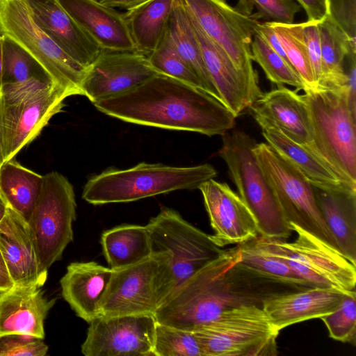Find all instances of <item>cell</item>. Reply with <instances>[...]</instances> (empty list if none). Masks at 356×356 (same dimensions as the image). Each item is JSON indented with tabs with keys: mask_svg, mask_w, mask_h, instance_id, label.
Masks as SVG:
<instances>
[{
	"mask_svg": "<svg viewBox=\"0 0 356 356\" xmlns=\"http://www.w3.org/2000/svg\"><path fill=\"white\" fill-rule=\"evenodd\" d=\"M173 290L168 253H153L134 264L112 270L99 316L154 314Z\"/></svg>",
	"mask_w": 356,
	"mask_h": 356,
	"instance_id": "7",
	"label": "cell"
},
{
	"mask_svg": "<svg viewBox=\"0 0 356 356\" xmlns=\"http://www.w3.org/2000/svg\"><path fill=\"white\" fill-rule=\"evenodd\" d=\"M318 22L319 21L307 20L300 23L316 86L320 83L322 76L321 50Z\"/></svg>",
	"mask_w": 356,
	"mask_h": 356,
	"instance_id": "43",
	"label": "cell"
},
{
	"mask_svg": "<svg viewBox=\"0 0 356 356\" xmlns=\"http://www.w3.org/2000/svg\"><path fill=\"white\" fill-rule=\"evenodd\" d=\"M0 251L13 284L43 286L48 272L41 267L28 221L8 207L0 221Z\"/></svg>",
	"mask_w": 356,
	"mask_h": 356,
	"instance_id": "19",
	"label": "cell"
},
{
	"mask_svg": "<svg viewBox=\"0 0 356 356\" xmlns=\"http://www.w3.org/2000/svg\"><path fill=\"white\" fill-rule=\"evenodd\" d=\"M147 57L158 72L204 90L199 79L175 49L167 31L157 47Z\"/></svg>",
	"mask_w": 356,
	"mask_h": 356,
	"instance_id": "38",
	"label": "cell"
},
{
	"mask_svg": "<svg viewBox=\"0 0 356 356\" xmlns=\"http://www.w3.org/2000/svg\"><path fill=\"white\" fill-rule=\"evenodd\" d=\"M41 286L15 285L0 291V337L24 334L44 338V322L56 302Z\"/></svg>",
	"mask_w": 356,
	"mask_h": 356,
	"instance_id": "22",
	"label": "cell"
},
{
	"mask_svg": "<svg viewBox=\"0 0 356 356\" xmlns=\"http://www.w3.org/2000/svg\"><path fill=\"white\" fill-rule=\"evenodd\" d=\"M304 91L313 133L305 147L356 188V118L349 108L347 86H317Z\"/></svg>",
	"mask_w": 356,
	"mask_h": 356,
	"instance_id": "3",
	"label": "cell"
},
{
	"mask_svg": "<svg viewBox=\"0 0 356 356\" xmlns=\"http://www.w3.org/2000/svg\"><path fill=\"white\" fill-rule=\"evenodd\" d=\"M327 15L356 43V0H328Z\"/></svg>",
	"mask_w": 356,
	"mask_h": 356,
	"instance_id": "42",
	"label": "cell"
},
{
	"mask_svg": "<svg viewBox=\"0 0 356 356\" xmlns=\"http://www.w3.org/2000/svg\"><path fill=\"white\" fill-rule=\"evenodd\" d=\"M261 128L267 143L294 165L313 186L327 191L356 193V188L342 181L321 160L302 145L289 138L277 127L262 126Z\"/></svg>",
	"mask_w": 356,
	"mask_h": 356,
	"instance_id": "26",
	"label": "cell"
},
{
	"mask_svg": "<svg viewBox=\"0 0 356 356\" xmlns=\"http://www.w3.org/2000/svg\"><path fill=\"white\" fill-rule=\"evenodd\" d=\"M112 269L95 261L73 262L60 280L61 293L76 314L90 323L99 316V307Z\"/></svg>",
	"mask_w": 356,
	"mask_h": 356,
	"instance_id": "24",
	"label": "cell"
},
{
	"mask_svg": "<svg viewBox=\"0 0 356 356\" xmlns=\"http://www.w3.org/2000/svg\"><path fill=\"white\" fill-rule=\"evenodd\" d=\"M167 33L178 54L200 81L204 90L222 102L207 70L189 13L181 0L175 3Z\"/></svg>",
	"mask_w": 356,
	"mask_h": 356,
	"instance_id": "29",
	"label": "cell"
},
{
	"mask_svg": "<svg viewBox=\"0 0 356 356\" xmlns=\"http://www.w3.org/2000/svg\"><path fill=\"white\" fill-rule=\"evenodd\" d=\"M290 227L297 233L292 242L264 238L300 279L310 287H330L346 292L355 290L356 265L313 234L294 224Z\"/></svg>",
	"mask_w": 356,
	"mask_h": 356,
	"instance_id": "13",
	"label": "cell"
},
{
	"mask_svg": "<svg viewBox=\"0 0 356 356\" xmlns=\"http://www.w3.org/2000/svg\"><path fill=\"white\" fill-rule=\"evenodd\" d=\"M72 94L52 83L0 95V145L3 163L33 140L60 112Z\"/></svg>",
	"mask_w": 356,
	"mask_h": 356,
	"instance_id": "12",
	"label": "cell"
},
{
	"mask_svg": "<svg viewBox=\"0 0 356 356\" xmlns=\"http://www.w3.org/2000/svg\"><path fill=\"white\" fill-rule=\"evenodd\" d=\"M199 190L214 231L212 238L218 246L238 245L259 235L252 213L226 183L211 179Z\"/></svg>",
	"mask_w": 356,
	"mask_h": 356,
	"instance_id": "17",
	"label": "cell"
},
{
	"mask_svg": "<svg viewBox=\"0 0 356 356\" xmlns=\"http://www.w3.org/2000/svg\"><path fill=\"white\" fill-rule=\"evenodd\" d=\"M257 143L242 131L227 132L218 155L238 195L252 213L260 236L286 240L293 230L284 218L274 191L257 161Z\"/></svg>",
	"mask_w": 356,
	"mask_h": 356,
	"instance_id": "5",
	"label": "cell"
},
{
	"mask_svg": "<svg viewBox=\"0 0 356 356\" xmlns=\"http://www.w3.org/2000/svg\"><path fill=\"white\" fill-rule=\"evenodd\" d=\"M0 29L29 52L54 83L82 95L87 68L69 56L37 24L26 0H0Z\"/></svg>",
	"mask_w": 356,
	"mask_h": 356,
	"instance_id": "9",
	"label": "cell"
},
{
	"mask_svg": "<svg viewBox=\"0 0 356 356\" xmlns=\"http://www.w3.org/2000/svg\"><path fill=\"white\" fill-rule=\"evenodd\" d=\"M194 333L203 356H262L277 354L280 331L257 305H241L222 312Z\"/></svg>",
	"mask_w": 356,
	"mask_h": 356,
	"instance_id": "8",
	"label": "cell"
},
{
	"mask_svg": "<svg viewBox=\"0 0 356 356\" xmlns=\"http://www.w3.org/2000/svg\"><path fill=\"white\" fill-rule=\"evenodd\" d=\"M0 34H2V33H1V29H0Z\"/></svg>",
	"mask_w": 356,
	"mask_h": 356,
	"instance_id": "52",
	"label": "cell"
},
{
	"mask_svg": "<svg viewBox=\"0 0 356 356\" xmlns=\"http://www.w3.org/2000/svg\"><path fill=\"white\" fill-rule=\"evenodd\" d=\"M102 50L136 51L124 17L99 0H57Z\"/></svg>",
	"mask_w": 356,
	"mask_h": 356,
	"instance_id": "20",
	"label": "cell"
},
{
	"mask_svg": "<svg viewBox=\"0 0 356 356\" xmlns=\"http://www.w3.org/2000/svg\"><path fill=\"white\" fill-rule=\"evenodd\" d=\"M48 346L42 339L24 334L0 337V356H44Z\"/></svg>",
	"mask_w": 356,
	"mask_h": 356,
	"instance_id": "40",
	"label": "cell"
},
{
	"mask_svg": "<svg viewBox=\"0 0 356 356\" xmlns=\"http://www.w3.org/2000/svg\"><path fill=\"white\" fill-rule=\"evenodd\" d=\"M240 259L238 245L224 250L170 293L154 314L156 322L193 332L225 311L241 305L261 306L270 296L289 291L279 290L286 284L244 267Z\"/></svg>",
	"mask_w": 356,
	"mask_h": 356,
	"instance_id": "1",
	"label": "cell"
},
{
	"mask_svg": "<svg viewBox=\"0 0 356 356\" xmlns=\"http://www.w3.org/2000/svg\"><path fill=\"white\" fill-rule=\"evenodd\" d=\"M254 152L289 224L298 226L341 252L321 216L314 186L308 179L267 143H257Z\"/></svg>",
	"mask_w": 356,
	"mask_h": 356,
	"instance_id": "10",
	"label": "cell"
},
{
	"mask_svg": "<svg viewBox=\"0 0 356 356\" xmlns=\"http://www.w3.org/2000/svg\"><path fill=\"white\" fill-rule=\"evenodd\" d=\"M81 345L86 356H153L154 314L100 316L89 323Z\"/></svg>",
	"mask_w": 356,
	"mask_h": 356,
	"instance_id": "15",
	"label": "cell"
},
{
	"mask_svg": "<svg viewBox=\"0 0 356 356\" xmlns=\"http://www.w3.org/2000/svg\"><path fill=\"white\" fill-rule=\"evenodd\" d=\"M146 227L152 253L166 252L170 257L173 290L224 250L211 235L172 209H162Z\"/></svg>",
	"mask_w": 356,
	"mask_h": 356,
	"instance_id": "14",
	"label": "cell"
},
{
	"mask_svg": "<svg viewBox=\"0 0 356 356\" xmlns=\"http://www.w3.org/2000/svg\"><path fill=\"white\" fill-rule=\"evenodd\" d=\"M263 93L248 107L261 127L273 126L286 136L303 147L313 139L308 107L303 95L277 85Z\"/></svg>",
	"mask_w": 356,
	"mask_h": 356,
	"instance_id": "18",
	"label": "cell"
},
{
	"mask_svg": "<svg viewBox=\"0 0 356 356\" xmlns=\"http://www.w3.org/2000/svg\"><path fill=\"white\" fill-rule=\"evenodd\" d=\"M321 216L341 252L356 265V193L314 186Z\"/></svg>",
	"mask_w": 356,
	"mask_h": 356,
	"instance_id": "27",
	"label": "cell"
},
{
	"mask_svg": "<svg viewBox=\"0 0 356 356\" xmlns=\"http://www.w3.org/2000/svg\"><path fill=\"white\" fill-rule=\"evenodd\" d=\"M189 15L213 85L222 102L237 118L251 104L246 80L226 52L209 38Z\"/></svg>",
	"mask_w": 356,
	"mask_h": 356,
	"instance_id": "25",
	"label": "cell"
},
{
	"mask_svg": "<svg viewBox=\"0 0 356 356\" xmlns=\"http://www.w3.org/2000/svg\"><path fill=\"white\" fill-rule=\"evenodd\" d=\"M3 35L1 95L54 83L41 65L29 52L8 37Z\"/></svg>",
	"mask_w": 356,
	"mask_h": 356,
	"instance_id": "31",
	"label": "cell"
},
{
	"mask_svg": "<svg viewBox=\"0 0 356 356\" xmlns=\"http://www.w3.org/2000/svg\"><path fill=\"white\" fill-rule=\"evenodd\" d=\"M158 72L137 51L101 50L87 68L82 95L92 103L128 91Z\"/></svg>",
	"mask_w": 356,
	"mask_h": 356,
	"instance_id": "16",
	"label": "cell"
},
{
	"mask_svg": "<svg viewBox=\"0 0 356 356\" xmlns=\"http://www.w3.org/2000/svg\"><path fill=\"white\" fill-rule=\"evenodd\" d=\"M254 32L273 50L289 63L281 42L269 22L264 23L259 22L255 26Z\"/></svg>",
	"mask_w": 356,
	"mask_h": 356,
	"instance_id": "44",
	"label": "cell"
},
{
	"mask_svg": "<svg viewBox=\"0 0 356 356\" xmlns=\"http://www.w3.org/2000/svg\"><path fill=\"white\" fill-rule=\"evenodd\" d=\"M153 356H203L194 332L156 322Z\"/></svg>",
	"mask_w": 356,
	"mask_h": 356,
	"instance_id": "37",
	"label": "cell"
},
{
	"mask_svg": "<svg viewBox=\"0 0 356 356\" xmlns=\"http://www.w3.org/2000/svg\"><path fill=\"white\" fill-rule=\"evenodd\" d=\"M37 24L72 59L88 68L101 51L57 0H26Z\"/></svg>",
	"mask_w": 356,
	"mask_h": 356,
	"instance_id": "23",
	"label": "cell"
},
{
	"mask_svg": "<svg viewBox=\"0 0 356 356\" xmlns=\"http://www.w3.org/2000/svg\"><path fill=\"white\" fill-rule=\"evenodd\" d=\"M332 339L353 346L356 343V292L346 294L339 307L321 318Z\"/></svg>",
	"mask_w": 356,
	"mask_h": 356,
	"instance_id": "39",
	"label": "cell"
},
{
	"mask_svg": "<svg viewBox=\"0 0 356 356\" xmlns=\"http://www.w3.org/2000/svg\"><path fill=\"white\" fill-rule=\"evenodd\" d=\"M76 203L74 188L60 173L52 171L43 176L42 187L28 223L43 270L61 259L73 241L72 225Z\"/></svg>",
	"mask_w": 356,
	"mask_h": 356,
	"instance_id": "11",
	"label": "cell"
},
{
	"mask_svg": "<svg viewBox=\"0 0 356 356\" xmlns=\"http://www.w3.org/2000/svg\"><path fill=\"white\" fill-rule=\"evenodd\" d=\"M149 0H99L103 4L113 8L129 10L136 8Z\"/></svg>",
	"mask_w": 356,
	"mask_h": 356,
	"instance_id": "47",
	"label": "cell"
},
{
	"mask_svg": "<svg viewBox=\"0 0 356 356\" xmlns=\"http://www.w3.org/2000/svg\"><path fill=\"white\" fill-rule=\"evenodd\" d=\"M269 22L277 35L289 63L302 79L305 89L316 88L301 24Z\"/></svg>",
	"mask_w": 356,
	"mask_h": 356,
	"instance_id": "35",
	"label": "cell"
},
{
	"mask_svg": "<svg viewBox=\"0 0 356 356\" xmlns=\"http://www.w3.org/2000/svg\"><path fill=\"white\" fill-rule=\"evenodd\" d=\"M122 121L170 130L223 136L236 116L204 90L158 73L134 88L93 104Z\"/></svg>",
	"mask_w": 356,
	"mask_h": 356,
	"instance_id": "2",
	"label": "cell"
},
{
	"mask_svg": "<svg viewBox=\"0 0 356 356\" xmlns=\"http://www.w3.org/2000/svg\"><path fill=\"white\" fill-rule=\"evenodd\" d=\"M181 1L202 31L226 52L243 74L252 104L262 94L251 54L254 29L260 18L258 13L252 14L254 6L248 0H239L235 7L226 0Z\"/></svg>",
	"mask_w": 356,
	"mask_h": 356,
	"instance_id": "6",
	"label": "cell"
},
{
	"mask_svg": "<svg viewBox=\"0 0 356 356\" xmlns=\"http://www.w3.org/2000/svg\"><path fill=\"white\" fill-rule=\"evenodd\" d=\"M251 54L252 60L261 66L272 83L294 86L296 91L305 89L302 79L293 66L256 33L251 43Z\"/></svg>",
	"mask_w": 356,
	"mask_h": 356,
	"instance_id": "36",
	"label": "cell"
},
{
	"mask_svg": "<svg viewBox=\"0 0 356 356\" xmlns=\"http://www.w3.org/2000/svg\"><path fill=\"white\" fill-rule=\"evenodd\" d=\"M348 293L330 287H307L272 295L264 300L261 307L273 326L280 331L333 312Z\"/></svg>",
	"mask_w": 356,
	"mask_h": 356,
	"instance_id": "21",
	"label": "cell"
},
{
	"mask_svg": "<svg viewBox=\"0 0 356 356\" xmlns=\"http://www.w3.org/2000/svg\"><path fill=\"white\" fill-rule=\"evenodd\" d=\"M13 285L6 264L0 251V291L6 290Z\"/></svg>",
	"mask_w": 356,
	"mask_h": 356,
	"instance_id": "48",
	"label": "cell"
},
{
	"mask_svg": "<svg viewBox=\"0 0 356 356\" xmlns=\"http://www.w3.org/2000/svg\"><path fill=\"white\" fill-rule=\"evenodd\" d=\"M217 175L208 163L177 167L142 162L127 169L110 168L88 179L82 198L93 205L134 202L178 190L199 189Z\"/></svg>",
	"mask_w": 356,
	"mask_h": 356,
	"instance_id": "4",
	"label": "cell"
},
{
	"mask_svg": "<svg viewBox=\"0 0 356 356\" xmlns=\"http://www.w3.org/2000/svg\"><path fill=\"white\" fill-rule=\"evenodd\" d=\"M3 163V157H2V153H1V145H0V167Z\"/></svg>",
	"mask_w": 356,
	"mask_h": 356,
	"instance_id": "51",
	"label": "cell"
},
{
	"mask_svg": "<svg viewBox=\"0 0 356 356\" xmlns=\"http://www.w3.org/2000/svg\"><path fill=\"white\" fill-rule=\"evenodd\" d=\"M238 245L241 252L239 262L248 269L270 280L295 288L310 287L282 258L268 248L261 236L258 235Z\"/></svg>",
	"mask_w": 356,
	"mask_h": 356,
	"instance_id": "34",
	"label": "cell"
},
{
	"mask_svg": "<svg viewBox=\"0 0 356 356\" xmlns=\"http://www.w3.org/2000/svg\"><path fill=\"white\" fill-rule=\"evenodd\" d=\"M305 10L307 20L321 21L328 15V0H296Z\"/></svg>",
	"mask_w": 356,
	"mask_h": 356,
	"instance_id": "46",
	"label": "cell"
},
{
	"mask_svg": "<svg viewBox=\"0 0 356 356\" xmlns=\"http://www.w3.org/2000/svg\"><path fill=\"white\" fill-rule=\"evenodd\" d=\"M7 205L2 198L1 195H0V221L4 216L6 210H7Z\"/></svg>",
	"mask_w": 356,
	"mask_h": 356,
	"instance_id": "50",
	"label": "cell"
},
{
	"mask_svg": "<svg viewBox=\"0 0 356 356\" xmlns=\"http://www.w3.org/2000/svg\"><path fill=\"white\" fill-rule=\"evenodd\" d=\"M258 10L260 18L293 23L301 6L295 0H248Z\"/></svg>",
	"mask_w": 356,
	"mask_h": 356,
	"instance_id": "41",
	"label": "cell"
},
{
	"mask_svg": "<svg viewBox=\"0 0 356 356\" xmlns=\"http://www.w3.org/2000/svg\"><path fill=\"white\" fill-rule=\"evenodd\" d=\"M322 76L318 86H347L345 63L347 56L356 53V43L328 16L318 22Z\"/></svg>",
	"mask_w": 356,
	"mask_h": 356,
	"instance_id": "32",
	"label": "cell"
},
{
	"mask_svg": "<svg viewBox=\"0 0 356 356\" xmlns=\"http://www.w3.org/2000/svg\"><path fill=\"white\" fill-rule=\"evenodd\" d=\"M43 184V176L21 165L15 160L0 167V195L7 207L27 221L30 218Z\"/></svg>",
	"mask_w": 356,
	"mask_h": 356,
	"instance_id": "33",
	"label": "cell"
},
{
	"mask_svg": "<svg viewBox=\"0 0 356 356\" xmlns=\"http://www.w3.org/2000/svg\"><path fill=\"white\" fill-rule=\"evenodd\" d=\"M348 62L347 90L348 102L350 111L356 118V53L349 54L346 58Z\"/></svg>",
	"mask_w": 356,
	"mask_h": 356,
	"instance_id": "45",
	"label": "cell"
},
{
	"mask_svg": "<svg viewBox=\"0 0 356 356\" xmlns=\"http://www.w3.org/2000/svg\"><path fill=\"white\" fill-rule=\"evenodd\" d=\"M3 35L0 34V95L2 88V74H3Z\"/></svg>",
	"mask_w": 356,
	"mask_h": 356,
	"instance_id": "49",
	"label": "cell"
},
{
	"mask_svg": "<svg viewBox=\"0 0 356 356\" xmlns=\"http://www.w3.org/2000/svg\"><path fill=\"white\" fill-rule=\"evenodd\" d=\"M100 242L104 257L112 270L134 264L153 254L146 225L113 227L102 233Z\"/></svg>",
	"mask_w": 356,
	"mask_h": 356,
	"instance_id": "30",
	"label": "cell"
},
{
	"mask_svg": "<svg viewBox=\"0 0 356 356\" xmlns=\"http://www.w3.org/2000/svg\"><path fill=\"white\" fill-rule=\"evenodd\" d=\"M176 1L149 0L124 13L137 52L147 56L157 47L165 34Z\"/></svg>",
	"mask_w": 356,
	"mask_h": 356,
	"instance_id": "28",
	"label": "cell"
}]
</instances>
